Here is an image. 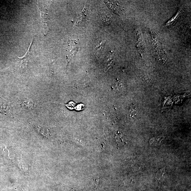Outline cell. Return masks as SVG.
I'll use <instances>...</instances> for the list:
<instances>
[{
	"label": "cell",
	"instance_id": "obj_1",
	"mask_svg": "<svg viewBox=\"0 0 191 191\" xmlns=\"http://www.w3.org/2000/svg\"><path fill=\"white\" fill-rule=\"evenodd\" d=\"M70 43L69 45L70 47L69 48L67 56H69V58H71V57L73 56H74L76 53L78 51V48L77 47V44L74 41H69Z\"/></svg>",
	"mask_w": 191,
	"mask_h": 191
},
{
	"label": "cell",
	"instance_id": "obj_2",
	"mask_svg": "<svg viewBox=\"0 0 191 191\" xmlns=\"http://www.w3.org/2000/svg\"><path fill=\"white\" fill-rule=\"evenodd\" d=\"M115 139L117 145L119 147H121L125 144L124 138L122 133L119 132L116 133Z\"/></svg>",
	"mask_w": 191,
	"mask_h": 191
},
{
	"label": "cell",
	"instance_id": "obj_3",
	"mask_svg": "<svg viewBox=\"0 0 191 191\" xmlns=\"http://www.w3.org/2000/svg\"><path fill=\"white\" fill-rule=\"evenodd\" d=\"M86 16V8H84L79 13L77 14L75 23V25H79L82 21L84 20Z\"/></svg>",
	"mask_w": 191,
	"mask_h": 191
},
{
	"label": "cell",
	"instance_id": "obj_4",
	"mask_svg": "<svg viewBox=\"0 0 191 191\" xmlns=\"http://www.w3.org/2000/svg\"><path fill=\"white\" fill-rule=\"evenodd\" d=\"M137 115V106L135 105H131L129 110V116L131 119H134Z\"/></svg>",
	"mask_w": 191,
	"mask_h": 191
},
{
	"label": "cell",
	"instance_id": "obj_5",
	"mask_svg": "<svg viewBox=\"0 0 191 191\" xmlns=\"http://www.w3.org/2000/svg\"><path fill=\"white\" fill-rule=\"evenodd\" d=\"M33 41L34 40L32 41L30 45L29 46V49L28 50L27 52L24 56L21 57H18V59H20L21 61H22L24 62H26L29 57L31 56V49L32 45L33 44Z\"/></svg>",
	"mask_w": 191,
	"mask_h": 191
},
{
	"label": "cell",
	"instance_id": "obj_6",
	"mask_svg": "<svg viewBox=\"0 0 191 191\" xmlns=\"http://www.w3.org/2000/svg\"><path fill=\"white\" fill-rule=\"evenodd\" d=\"M180 11L175 16H174L168 22L166 23V26H172L175 24H176L178 21V18L179 17V15H180Z\"/></svg>",
	"mask_w": 191,
	"mask_h": 191
},
{
	"label": "cell",
	"instance_id": "obj_7",
	"mask_svg": "<svg viewBox=\"0 0 191 191\" xmlns=\"http://www.w3.org/2000/svg\"><path fill=\"white\" fill-rule=\"evenodd\" d=\"M99 178L98 177H97V178H95V186H96V187H97L98 182H99Z\"/></svg>",
	"mask_w": 191,
	"mask_h": 191
}]
</instances>
